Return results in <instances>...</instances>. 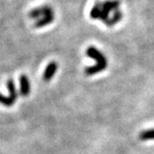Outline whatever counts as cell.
I'll list each match as a JSON object with an SVG mask.
<instances>
[{
  "label": "cell",
  "instance_id": "cell-1",
  "mask_svg": "<svg viewBox=\"0 0 154 154\" xmlns=\"http://www.w3.org/2000/svg\"><path fill=\"white\" fill-rule=\"evenodd\" d=\"M119 0H106L104 2H100L94 5L90 10V17L94 20H100L105 24L115 11L119 10Z\"/></svg>",
  "mask_w": 154,
  "mask_h": 154
},
{
  "label": "cell",
  "instance_id": "cell-2",
  "mask_svg": "<svg viewBox=\"0 0 154 154\" xmlns=\"http://www.w3.org/2000/svg\"><path fill=\"white\" fill-rule=\"evenodd\" d=\"M85 53L87 57H89L90 59L96 61V64L94 66H89V67L85 68V72L86 75L88 76L95 75L98 72H101L107 68L108 66L107 58L104 56V54L100 50H98L95 47H89L86 49Z\"/></svg>",
  "mask_w": 154,
  "mask_h": 154
},
{
  "label": "cell",
  "instance_id": "cell-3",
  "mask_svg": "<svg viewBox=\"0 0 154 154\" xmlns=\"http://www.w3.org/2000/svg\"><path fill=\"white\" fill-rule=\"evenodd\" d=\"M54 11L53 9L49 6H42V7H37L31 10L29 13V17L31 19H35V20H39L43 17H45L49 14H53Z\"/></svg>",
  "mask_w": 154,
  "mask_h": 154
},
{
  "label": "cell",
  "instance_id": "cell-4",
  "mask_svg": "<svg viewBox=\"0 0 154 154\" xmlns=\"http://www.w3.org/2000/svg\"><path fill=\"white\" fill-rule=\"evenodd\" d=\"M58 70V63L56 61H51L48 64V66L46 67V70L44 72V75L43 78L46 82H48L52 79V77L55 75Z\"/></svg>",
  "mask_w": 154,
  "mask_h": 154
},
{
  "label": "cell",
  "instance_id": "cell-5",
  "mask_svg": "<svg viewBox=\"0 0 154 154\" xmlns=\"http://www.w3.org/2000/svg\"><path fill=\"white\" fill-rule=\"evenodd\" d=\"M20 92L21 96L27 97L31 91V85H30L28 77L24 74L20 75Z\"/></svg>",
  "mask_w": 154,
  "mask_h": 154
},
{
  "label": "cell",
  "instance_id": "cell-6",
  "mask_svg": "<svg viewBox=\"0 0 154 154\" xmlns=\"http://www.w3.org/2000/svg\"><path fill=\"white\" fill-rule=\"evenodd\" d=\"M55 19V15L54 13L53 14H49V15H47L45 17H43L39 20H37L35 23V28H42V27H45V26H48L49 24H51L53 23V20Z\"/></svg>",
  "mask_w": 154,
  "mask_h": 154
},
{
  "label": "cell",
  "instance_id": "cell-7",
  "mask_svg": "<svg viewBox=\"0 0 154 154\" xmlns=\"http://www.w3.org/2000/svg\"><path fill=\"white\" fill-rule=\"evenodd\" d=\"M122 19H123V12L119 9V10L115 11V12L111 16V18H109V20H108V23H106V25H107V26H109V27L114 26V25L117 24Z\"/></svg>",
  "mask_w": 154,
  "mask_h": 154
},
{
  "label": "cell",
  "instance_id": "cell-8",
  "mask_svg": "<svg viewBox=\"0 0 154 154\" xmlns=\"http://www.w3.org/2000/svg\"><path fill=\"white\" fill-rule=\"evenodd\" d=\"M8 93H9V97H12L13 100H17V98H18V92H17V89H16V85L14 84V81L13 79H9L8 81Z\"/></svg>",
  "mask_w": 154,
  "mask_h": 154
},
{
  "label": "cell",
  "instance_id": "cell-9",
  "mask_svg": "<svg viewBox=\"0 0 154 154\" xmlns=\"http://www.w3.org/2000/svg\"><path fill=\"white\" fill-rule=\"evenodd\" d=\"M139 138L143 141L154 139V129H149L142 131L139 134Z\"/></svg>",
  "mask_w": 154,
  "mask_h": 154
},
{
  "label": "cell",
  "instance_id": "cell-10",
  "mask_svg": "<svg viewBox=\"0 0 154 154\" xmlns=\"http://www.w3.org/2000/svg\"><path fill=\"white\" fill-rule=\"evenodd\" d=\"M15 100H13L12 97H10L9 96L6 97L2 94H0V104H2L6 107H11L15 103Z\"/></svg>",
  "mask_w": 154,
  "mask_h": 154
}]
</instances>
